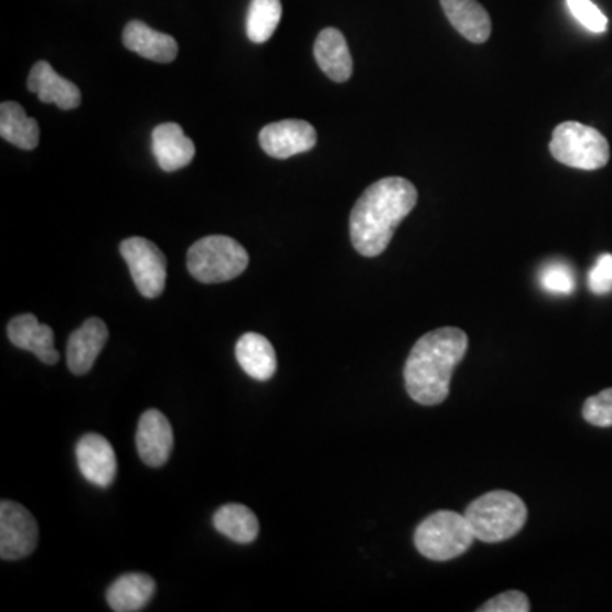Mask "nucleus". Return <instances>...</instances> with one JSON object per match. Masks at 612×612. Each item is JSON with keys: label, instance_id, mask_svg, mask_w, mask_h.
I'll list each match as a JSON object with an SVG mask.
<instances>
[{"label": "nucleus", "instance_id": "1", "mask_svg": "<svg viewBox=\"0 0 612 612\" xmlns=\"http://www.w3.org/2000/svg\"><path fill=\"white\" fill-rule=\"evenodd\" d=\"M419 201L412 182L385 178L367 187L351 212V241L364 257H376L390 245L398 225Z\"/></svg>", "mask_w": 612, "mask_h": 612}, {"label": "nucleus", "instance_id": "2", "mask_svg": "<svg viewBox=\"0 0 612 612\" xmlns=\"http://www.w3.org/2000/svg\"><path fill=\"white\" fill-rule=\"evenodd\" d=\"M468 351L461 329L444 326L420 337L405 364L408 395L420 405H439L448 398L454 367Z\"/></svg>", "mask_w": 612, "mask_h": 612}, {"label": "nucleus", "instance_id": "3", "mask_svg": "<svg viewBox=\"0 0 612 612\" xmlns=\"http://www.w3.org/2000/svg\"><path fill=\"white\" fill-rule=\"evenodd\" d=\"M476 539L485 543L505 541L523 529L527 507L513 492L495 490L473 501L464 511Z\"/></svg>", "mask_w": 612, "mask_h": 612}, {"label": "nucleus", "instance_id": "4", "mask_svg": "<svg viewBox=\"0 0 612 612\" xmlns=\"http://www.w3.org/2000/svg\"><path fill=\"white\" fill-rule=\"evenodd\" d=\"M249 266L244 245L225 235L201 238L187 253L191 276L204 284H216L238 278Z\"/></svg>", "mask_w": 612, "mask_h": 612}, {"label": "nucleus", "instance_id": "5", "mask_svg": "<svg viewBox=\"0 0 612 612\" xmlns=\"http://www.w3.org/2000/svg\"><path fill=\"white\" fill-rule=\"evenodd\" d=\"M464 514L439 511L423 519L416 529L417 551L429 560L449 561L466 554L475 541Z\"/></svg>", "mask_w": 612, "mask_h": 612}, {"label": "nucleus", "instance_id": "6", "mask_svg": "<svg viewBox=\"0 0 612 612\" xmlns=\"http://www.w3.org/2000/svg\"><path fill=\"white\" fill-rule=\"evenodd\" d=\"M549 152L567 168L598 171L608 165L611 149L601 131L582 122L565 121L555 128Z\"/></svg>", "mask_w": 612, "mask_h": 612}, {"label": "nucleus", "instance_id": "7", "mask_svg": "<svg viewBox=\"0 0 612 612\" xmlns=\"http://www.w3.org/2000/svg\"><path fill=\"white\" fill-rule=\"evenodd\" d=\"M122 259L127 260L131 278L141 297L159 298L168 281V260L162 250L147 238L131 237L119 245Z\"/></svg>", "mask_w": 612, "mask_h": 612}, {"label": "nucleus", "instance_id": "8", "mask_svg": "<svg viewBox=\"0 0 612 612\" xmlns=\"http://www.w3.org/2000/svg\"><path fill=\"white\" fill-rule=\"evenodd\" d=\"M37 545V524L33 514L21 504L2 501L0 504V557L2 560H23Z\"/></svg>", "mask_w": 612, "mask_h": 612}, {"label": "nucleus", "instance_id": "9", "mask_svg": "<svg viewBox=\"0 0 612 612\" xmlns=\"http://www.w3.org/2000/svg\"><path fill=\"white\" fill-rule=\"evenodd\" d=\"M259 143L269 157L290 159L298 153L310 152L316 146V131L310 122L284 119L264 127Z\"/></svg>", "mask_w": 612, "mask_h": 612}, {"label": "nucleus", "instance_id": "10", "mask_svg": "<svg viewBox=\"0 0 612 612\" xmlns=\"http://www.w3.org/2000/svg\"><path fill=\"white\" fill-rule=\"evenodd\" d=\"M75 457H77L78 470L87 482L103 488L115 482L118 475V460L108 439L100 434L84 436L77 442Z\"/></svg>", "mask_w": 612, "mask_h": 612}, {"label": "nucleus", "instance_id": "11", "mask_svg": "<svg viewBox=\"0 0 612 612\" xmlns=\"http://www.w3.org/2000/svg\"><path fill=\"white\" fill-rule=\"evenodd\" d=\"M174 448L171 422L160 410H147L140 417L137 431V449L147 466L160 468L168 463Z\"/></svg>", "mask_w": 612, "mask_h": 612}, {"label": "nucleus", "instance_id": "12", "mask_svg": "<svg viewBox=\"0 0 612 612\" xmlns=\"http://www.w3.org/2000/svg\"><path fill=\"white\" fill-rule=\"evenodd\" d=\"M108 325L100 319H87L71 335L67 345V364L74 375H87L93 369L97 356L108 342Z\"/></svg>", "mask_w": 612, "mask_h": 612}, {"label": "nucleus", "instance_id": "13", "mask_svg": "<svg viewBox=\"0 0 612 612\" xmlns=\"http://www.w3.org/2000/svg\"><path fill=\"white\" fill-rule=\"evenodd\" d=\"M9 341L19 350L30 351L41 363H58L60 354L55 350V335L52 326L37 322L31 313L14 316L8 325Z\"/></svg>", "mask_w": 612, "mask_h": 612}, {"label": "nucleus", "instance_id": "14", "mask_svg": "<svg viewBox=\"0 0 612 612\" xmlns=\"http://www.w3.org/2000/svg\"><path fill=\"white\" fill-rule=\"evenodd\" d=\"M28 89L36 94L41 103L56 105L64 111L78 108L82 103L80 90L74 82L60 77L49 62H37L31 68L30 77H28Z\"/></svg>", "mask_w": 612, "mask_h": 612}, {"label": "nucleus", "instance_id": "15", "mask_svg": "<svg viewBox=\"0 0 612 612\" xmlns=\"http://www.w3.org/2000/svg\"><path fill=\"white\" fill-rule=\"evenodd\" d=\"M152 149L160 169L165 172L187 168L196 155L193 140L184 135L178 122H162L153 130Z\"/></svg>", "mask_w": 612, "mask_h": 612}, {"label": "nucleus", "instance_id": "16", "mask_svg": "<svg viewBox=\"0 0 612 612\" xmlns=\"http://www.w3.org/2000/svg\"><path fill=\"white\" fill-rule=\"evenodd\" d=\"M122 45L130 52L159 64H171L179 52L178 41L171 34L152 30L141 21H131L127 24L122 31Z\"/></svg>", "mask_w": 612, "mask_h": 612}, {"label": "nucleus", "instance_id": "17", "mask_svg": "<svg viewBox=\"0 0 612 612\" xmlns=\"http://www.w3.org/2000/svg\"><path fill=\"white\" fill-rule=\"evenodd\" d=\"M313 53H315L316 64L326 77L339 84L350 80L353 75V56L341 31L335 28L320 31Z\"/></svg>", "mask_w": 612, "mask_h": 612}, {"label": "nucleus", "instance_id": "18", "mask_svg": "<svg viewBox=\"0 0 612 612\" xmlns=\"http://www.w3.org/2000/svg\"><path fill=\"white\" fill-rule=\"evenodd\" d=\"M442 11L454 30L472 43H485L492 34V19L479 0H441Z\"/></svg>", "mask_w": 612, "mask_h": 612}, {"label": "nucleus", "instance_id": "19", "mask_svg": "<svg viewBox=\"0 0 612 612\" xmlns=\"http://www.w3.org/2000/svg\"><path fill=\"white\" fill-rule=\"evenodd\" d=\"M238 364L250 378L268 382L278 369V357L269 339L256 332H247L235 345Z\"/></svg>", "mask_w": 612, "mask_h": 612}, {"label": "nucleus", "instance_id": "20", "mask_svg": "<svg viewBox=\"0 0 612 612\" xmlns=\"http://www.w3.org/2000/svg\"><path fill=\"white\" fill-rule=\"evenodd\" d=\"M155 590V580L147 573H127L111 583L106 592V601L112 611L137 612L152 601Z\"/></svg>", "mask_w": 612, "mask_h": 612}, {"label": "nucleus", "instance_id": "21", "mask_svg": "<svg viewBox=\"0 0 612 612\" xmlns=\"http://www.w3.org/2000/svg\"><path fill=\"white\" fill-rule=\"evenodd\" d=\"M0 137L23 150H34L40 143V127L23 106L6 100L0 106Z\"/></svg>", "mask_w": 612, "mask_h": 612}, {"label": "nucleus", "instance_id": "22", "mask_svg": "<svg viewBox=\"0 0 612 612\" xmlns=\"http://www.w3.org/2000/svg\"><path fill=\"white\" fill-rule=\"evenodd\" d=\"M213 526L223 536L240 545H249L259 535V519L249 507L241 504L219 507L213 516Z\"/></svg>", "mask_w": 612, "mask_h": 612}, {"label": "nucleus", "instance_id": "23", "mask_svg": "<svg viewBox=\"0 0 612 612\" xmlns=\"http://www.w3.org/2000/svg\"><path fill=\"white\" fill-rule=\"evenodd\" d=\"M281 0H253L247 14V36L256 45L271 40L281 23Z\"/></svg>", "mask_w": 612, "mask_h": 612}, {"label": "nucleus", "instance_id": "24", "mask_svg": "<svg viewBox=\"0 0 612 612\" xmlns=\"http://www.w3.org/2000/svg\"><path fill=\"white\" fill-rule=\"evenodd\" d=\"M539 284L551 294H571L576 290V276L565 262H549L539 272Z\"/></svg>", "mask_w": 612, "mask_h": 612}, {"label": "nucleus", "instance_id": "25", "mask_svg": "<svg viewBox=\"0 0 612 612\" xmlns=\"http://www.w3.org/2000/svg\"><path fill=\"white\" fill-rule=\"evenodd\" d=\"M567 8L571 15L590 33L601 34L608 30V18L592 0H567Z\"/></svg>", "mask_w": 612, "mask_h": 612}, {"label": "nucleus", "instance_id": "26", "mask_svg": "<svg viewBox=\"0 0 612 612\" xmlns=\"http://www.w3.org/2000/svg\"><path fill=\"white\" fill-rule=\"evenodd\" d=\"M583 419L595 427L612 426V388L601 391L595 397L587 398L583 405Z\"/></svg>", "mask_w": 612, "mask_h": 612}, {"label": "nucleus", "instance_id": "27", "mask_svg": "<svg viewBox=\"0 0 612 612\" xmlns=\"http://www.w3.org/2000/svg\"><path fill=\"white\" fill-rule=\"evenodd\" d=\"M479 612H529V599L519 590H507L476 609Z\"/></svg>", "mask_w": 612, "mask_h": 612}, {"label": "nucleus", "instance_id": "28", "mask_svg": "<svg viewBox=\"0 0 612 612\" xmlns=\"http://www.w3.org/2000/svg\"><path fill=\"white\" fill-rule=\"evenodd\" d=\"M589 288L594 294H608L612 291V256L602 254L589 272Z\"/></svg>", "mask_w": 612, "mask_h": 612}]
</instances>
